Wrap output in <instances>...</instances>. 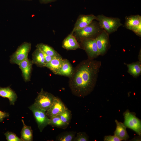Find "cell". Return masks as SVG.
<instances>
[{
	"mask_svg": "<svg viewBox=\"0 0 141 141\" xmlns=\"http://www.w3.org/2000/svg\"><path fill=\"white\" fill-rule=\"evenodd\" d=\"M0 96L8 99L10 104L13 105H14L17 98L15 92L10 86L5 87H0Z\"/></svg>",
	"mask_w": 141,
	"mask_h": 141,
	"instance_id": "cell-15",
	"label": "cell"
},
{
	"mask_svg": "<svg viewBox=\"0 0 141 141\" xmlns=\"http://www.w3.org/2000/svg\"><path fill=\"white\" fill-rule=\"evenodd\" d=\"M32 62L33 64L40 67H45L46 63L43 54L38 48L36 49L32 54Z\"/></svg>",
	"mask_w": 141,
	"mask_h": 141,
	"instance_id": "cell-17",
	"label": "cell"
},
{
	"mask_svg": "<svg viewBox=\"0 0 141 141\" xmlns=\"http://www.w3.org/2000/svg\"><path fill=\"white\" fill-rule=\"evenodd\" d=\"M127 72L133 77L137 78L141 74V62L139 61L127 64Z\"/></svg>",
	"mask_w": 141,
	"mask_h": 141,
	"instance_id": "cell-20",
	"label": "cell"
},
{
	"mask_svg": "<svg viewBox=\"0 0 141 141\" xmlns=\"http://www.w3.org/2000/svg\"><path fill=\"white\" fill-rule=\"evenodd\" d=\"M97 20L101 27L109 34L116 31L122 24L118 17H108L103 14L97 16Z\"/></svg>",
	"mask_w": 141,
	"mask_h": 141,
	"instance_id": "cell-3",
	"label": "cell"
},
{
	"mask_svg": "<svg viewBox=\"0 0 141 141\" xmlns=\"http://www.w3.org/2000/svg\"><path fill=\"white\" fill-rule=\"evenodd\" d=\"M22 121L23 126L21 132V138L24 141H33V131L31 127L26 125L23 120Z\"/></svg>",
	"mask_w": 141,
	"mask_h": 141,
	"instance_id": "cell-21",
	"label": "cell"
},
{
	"mask_svg": "<svg viewBox=\"0 0 141 141\" xmlns=\"http://www.w3.org/2000/svg\"><path fill=\"white\" fill-rule=\"evenodd\" d=\"M101 62L87 59L80 62L74 68L69 78V86L72 94L80 97L90 94L96 84Z\"/></svg>",
	"mask_w": 141,
	"mask_h": 141,
	"instance_id": "cell-1",
	"label": "cell"
},
{
	"mask_svg": "<svg viewBox=\"0 0 141 141\" xmlns=\"http://www.w3.org/2000/svg\"><path fill=\"white\" fill-rule=\"evenodd\" d=\"M125 126L135 132L138 135L141 134V122L135 113L127 110L123 113Z\"/></svg>",
	"mask_w": 141,
	"mask_h": 141,
	"instance_id": "cell-7",
	"label": "cell"
},
{
	"mask_svg": "<svg viewBox=\"0 0 141 141\" xmlns=\"http://www.w3.org/2000/svg\"><path fill=\"white\" fill-rule=\"evenodd\" d=\"M104 141H121V140L119 138L114 135L113 136H104Z\"/></svg>",
	"mask_w": 141,
	"mask_h": 141,
	"instance_id": "cell-28",
	"label": "cell"
},
{
	"mask_svg": "<svg viewBox=\"0 0 141 141\" xmlns=\"http://www.w3.org/2000/svg\"><path fill=\"white\" fill-rule=\"evenodd\" d=\"M89 140V137L85 132H79L77 133L73 141H87Z\"/></svg>",
	"mask_w": 141,
	"mask_h": 141,
	"instance_id": "cell-27",
	"label": "cell"
},
{
	"mask_svg": "<svg viewBox=\"0 0 141 141\" xmlns=\"http://www.w3.org/2000/svg\"><path fill=\"white\" fill-rule=\"evenodd\" d=\"M59 115L62 121L68 126L72 118L71 111L68 109Z\"/></svg>",
	"mask_w": 141,
	"mask_h": 141,
	"instance_id": "cell-25",
	"label": "cell"
},
{
	"mask_svg": "<svg viewBox=\"0 0 141 141\" xmlns=\"http://www.w3.org/2000/svg\"><path fill=\"white\" fill-rule=\"evenodd\" d=\"M33 64L32 60L28 58L22 61L18 65L21 71L24 80L26 82L29 81L30 80Z\"/></svg>",
	"mask_w": 141,
	"mask_h": 141,
	"instance_id": "cell-13",
	"label": "cell"
},
{
	"mask_svg": "<svg viewBox=\"0 0 141 141\" xmlns=\"http://www.w3.org/2000/svg\"><path fill=\"white\" fill-rule=\"evenodd\" d=\"M49 125L63 129L66 128L68 126L62 121L59 115L50 118Z\"/></svg>",
	"mask_w": 141,
	"mask_h": 141,
	"instance_id": "cell-24",
	"label": "cell"
},
{
	"mask_svg": "<svg viewBox=\"0 0 141 141\" xmlns=\"http://www.w3.org/2000/svg\"><path fill=\"white\" fill-rule=\"evenodd\" d=\"M81 49L86 53L88 59L94 60L99 55L95 38L83 39L79 42Z\"/></svg>",
	"mask_w": 141,
	"mask_h": 141,
	"instance_id": "cell-6",
	"label": "cell"
},
{
	"mask_svg": "<svg viewBox=\"0 0 141 141\" xmlns=\"http://www.w3.org/2000/svg\"><path fill=\"white\" fill-rule=\"evenodd\" d=\"M31 47V44L30 43L25 42L22 43L10 56V62L18 65L22 61L28 58Z\"/></svg>",
	"mask_w": 141,
	"mask_h": 141,
	"instance_id": "cell-5",
	"label": "cell"
},
{
	"mask_svg": "<svg viewBox=\"0 0 141 141\" xmlns=\"http://www.w3.org/2000/svg\"><path fill=\"white\" fill-rule=\"evenodd\" d=\"M55 97L52 94L42 88L33 104L36 107L46 111L52 105Z\"/></svg>",
	"mask_w": 141,
	"mask_h": 141,
	"instance_id": "cell-4",
	"label": "cell"
},
{
	"mask_svg": "<svg viewBox=\"0 0 141 141\" xmlns=\"http://www.w3.org/2000/svg\"><path fill=\"white\" fill-rule=\"evenodd\" d=\"M6 139L8 141H24L21 138L18 137L14 133L10 132H7L4 133Z\"/></svg>",
	"mask_w": 141,
	"mask_h": 141,
	"instance_id": "cell-26",
	"label": "cell"
},
{
	"mask_svg": "<svg viewBox=\"0 0 141 141\" xmlns=\"http://www.w3.org/2000/svg\"></svg>",
	"mask_w": 141,
	"mask_h": 141,
	"instance_id": "cell-34",
	"label": "cell"
},
{
	"mask_svg": "<svg viewBox=\"0 0 141 141\" xmlns=\"http://www.w3.org/2000/svg\"><path fill=\"white\" fill-rule=\"evenodd\" d=\"M42 51L43 54L45 61V63L46 64L49 62L54 57L48 55L43 52Z\"/></svg>",
	"mask_w": 141,
	"mask_h": 141,
	"instance_id": "cell-31",
	"label": "cell"
},
{
	"mask_svg": "<svg viewBox=\"0 0 141 141\" xmlns=\"http://www.w3.org/2000/svg\"><path fill=\"white\" fill-rule=\"evenodd\" d=\"M36 47L38 48L43 52L50 56H61L53 48L47 44L42 43H38Z\"/></svg>",
	"mask_w": 141,
	"mask_h": 141,
	"instance_id": "cell-22",
	"label": "cell"
},
{
	"mask_svg": "<svg viewBox=\"0 0 141 141\" xmlns=\"http://www.w3.org/2000/svg\"><path fill=\"white\" fill-rule=\"evenodd\" d=\"M29 108L32 112L38 128L42 132L49 123L50 118L47 116L46 111L36 107L33 104Z\"/></svg>",
	"mask_w": 141,
	"mask_h": 141,
	"instance_id": "cell-8",
	"label": "cell"
},
{
	"mask_svg": "<svg viewBox=\"0 0 141 141\" xmlns=\"http://www.w3.org/2000/svg\"><path fill=\"white\" fill-rule=\"evenodd\" d=\"M115 121L116 127L114 132V135L121 140H127L129 137L126 130V127L124 123L119 121L116 120H115Z\"/></svg>",
	"mask_w": 141,
	"mask_h": 141,
	"instance_id": "cell-19",
	"label": "cell"
},
{
	"mask_svg": "<svg viewBox=\"0 0 141 141\" xmlns=\"http://www.w3.org/2000/svg\"><path fill=\"white\" fill-rule=\"evenodd\" d=\"M40 2L43 3H48L54 0H39Z\"/></svg>",
	"mask_w": 141,
	"mask_h": 141,
	"instance_id": "cell-32",
	"label": "cell"
},
{
	"mask_svg": "<svg viewBox=\"0 0 141 141\" xmlns=\"http://www.w3.org/2000/svg\"><path fill=\"white\" fill-rule=\"evenodd\" d=\"M103 29L98 22L93 21L90 24L73 32V34L79 43L87 39L95 38Z\"/></svg>",
	"mask_w": 141,
	"mask_h": 141,
	"instance_id": "cell-2",
	"label": "cell"
},
{
	"mask_svg": "<svg viewBox=\"0 0 141 141\" xmlns=\"http://www.w3.org/2000/svg\"><path fill=\"white\" fill-rule=\"evenodd\" d=\"M63 61L61 56H54L51 60L46 64L45 67L54 74L57 75L61 67Z\"/></svg>",
	"mask_w": 141,
	"mask_h": 141,
	"instance_id": "cell-18",
	"label": "cell"
},
{
	"mask_svg": "<svg viewBox=\"0 0 141 141\" xmlns=\"http://www.w3.org/2000/svg\"><path fill=\"white\" fill-rule=\"evenodd\" d=\"M62 48L67 50H74L81 49L79 43L72 31L63 40L62 43Z\"/></svg>",
	"mask_w": 141,
	"mask_h": 141,
	"instance_id": "cell-12",
	"label": "cell"
},
{
	"mask_svg": "<svg viewBox=\"0 0 141 141\" xmlns=\"http://www.w3.org/2000/svg\"><path fill=\"white\" fill-rule=\"evenodd\" d=\"M74 70V68L69 61L66 59H63L61 66L57 75L69 78L72 75Z\"/></svg>",
	"mask_w": 141,
	"mask_h": 141,
	"instance_id": "cell-16",
	"label": "cell"
},
{
	"mask_svg": "<svg viewBox=\"0 0 141 141\" xmlns=\"http://www.w3.org/2000/svg\"><path fill=\"white\" fill-rule=\"evenodd\" d=\"M76 132L73 131L64 132L59 134L56 138L58 141H73Z\"/></svg>",
	"mask_w": 141,
	"mask_h": 141,
	"instance_id": "cell-23",
	"label": "cell"
},
{
	"mask_svg": "<svg viewBox=\"0 0 141 141\" xmlns=\"http://www.w3.org/2000/svg\"><path fill=\"white\" fill-rule=\"evenodd\" d=\"M141 49L140 50L139 52V54L138 55V59H139V61L141 62Z\"/></svg>",
	"mask_w": 141,
	"mask_h": 141,
	"instance_id": "cell-33",
	"label": "cell"
},
{
	"mask_svg": "<svg viewBox=\"0 0 141 141\" xmlns=\"http://www.w3.org/2000/svg\"><path fill=\"white\" fill-rule=\"evenodd\" d=\"M109 35L103 30L96 38L100 55H104L110 47Z\"/></svg>",
	"mask_w": 141,
	"mask_h": 141,
	"instance_id": "cell-9",
	"label": "cell"
},
{
	"mask_svg": "<svg viewBox=\"0 0 141 141\" xmlns=\"http://www.w3.org/2000/svg\"><path fill=\"white\" fill-rule=\"evenodd\" d=\"M94 20H97V17L93 14L80 15L78 17L72 32L81 29L90 24Z\"/></svg>",
	"mask_w": 141,
	"mask_h": 141,
	"instance_id": "cell-11",
	"label": "cell"
},
{
	"mask_svg": "<svg viewBox=\"0 0 141 141\" xmlns=\"http://www.w3.org/2000/svg\"><path fill=\"white\" fill-rule=\"evenodd\" d=\"M132 31L137 36L141 37V24L135 28Z\"/></svg>",
	"mask_w": 141,
	"mask_h": 141,
	"instance_id": "cell-29",
	"label": "cell"
},
{
	"mask_svg": "<svg viewBox=\"0 0 141 141\" xmlns=\"http://www.w3.org/2000/svg\"><path fill=\"white\" fill-rule=\"evenodd\" d=\"M9 116V114L8 113L0 110V122H2L5 118L8 117Z\"/></svg>",
	"mask_w": 141,
	"mask_h": 141,
	"instance_id": "cell-30",
	"label": "cell"
},
{
	"mask_svg": "<svg viewBox=\"0 0 141 141\" xmlns=\"http://www.w3.org/2000/svg\"><path fill=\"white\" fill-rule=\"evenodd\" d=\"M141 24V16L137 14L126 16L125 17V26L127 29L132 31Z\"/></svg>",
	"mask_w": 141,
	"mask_h": 141,
	"instance_id": "cell-14",
	"label": "cell"
},
{
	"mask_svg": "<svg viewBox=\"0 0 141 141\" xmlns=\"http://www.w3.org/2000/svg\"><path fill=\"white\" fill-rule=\"evenodd\" d=\"M68 108L61 99L55 97L54 101L46 114L49 118L59 115Z\"/></svg>",
	"mask_w": 141,
	"mask_h": 141,
	"instance_id": "cell-10",
	"label": "cell"
}]
</instances>
